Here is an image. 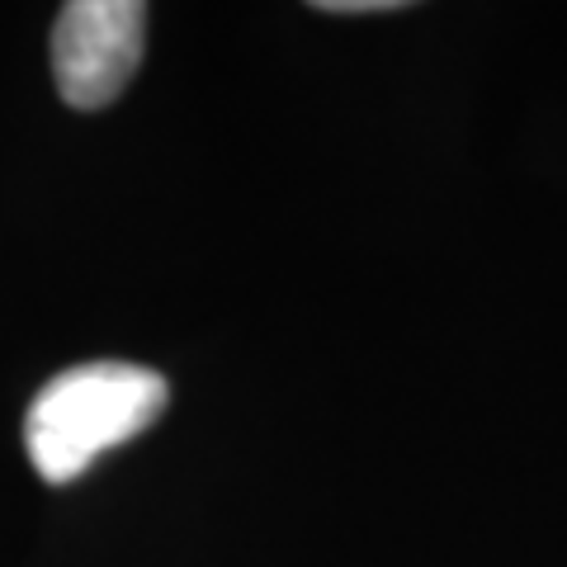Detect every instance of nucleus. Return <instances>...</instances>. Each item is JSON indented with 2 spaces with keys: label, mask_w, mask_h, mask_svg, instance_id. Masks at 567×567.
<instances>
[{
  "label": "nucleus",
  "mask_w": 567,
  "mask_h": 567,
  "mask_svg": "<svg viewBox=\"0 0 567 567\" xmlns=\"http://www.w3.org/2000/svg\"><path fill=\"white\" fill-rule=\"evenodd\" d=\"M171 388L147 364L91 360L39 388L24 416V450L43 483H71L104 450L128 445L166 412Z\"/></svg>",
  "instance_id": "f257e3e1"
},
{
  "label": "nucleus",
  "mask_w": 567,
  "mask_h": 567,
  "mask_svg": "<svg viewBox=\"0 0 567 567\" xmlns=\"http://www.w3.org/2000/svg\"><path fill=\"white\" fill-rule=\"evenodd\" d=\"M317 10H327V14H374V10H398V0H322Z\"/></svg>",
  "instance_id": "7ed1b4c3"
},
{
  "label": "nucleus",
  "mask_w": 567,
  "mask_h": 567,
  "mask_svg": "<svg viewBox=\"0 0 567 567\" xmlns=\"http://www.w3.org/2000/svg\"><path fill=\"white\" fill-rule=\"evenodd\" d=\"M147 6L137 0H71L52 24V76L71 110H104L142 62Z\"/></svg>",
  "instance_id": "f03ea898"
}]
</instances>
